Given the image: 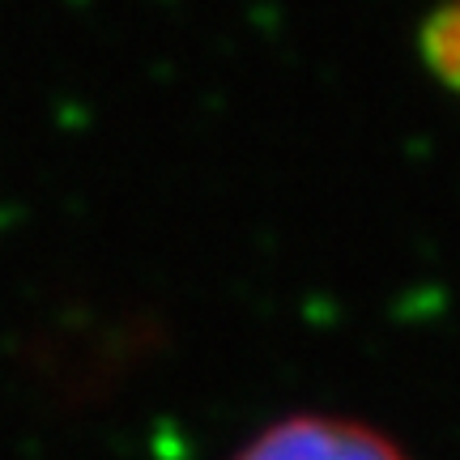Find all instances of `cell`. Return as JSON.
Masks as SVG:
<instances>
[{
  "mask_svg": "<svg viewBox=\"0 0 460 460\" xmlns=\"http://www.w3.org/2000/svg\"><path fill=\"white\" fill-rule=\"evenodd\" d=\"M234 460H410L393 435L341 413H290L252 435Z\"/></svg>",
  "mask_w": 460,
  "mask_h": 460,
  "instance_id": "cell-1",
  "label": "cell"
},
{
  "mask_svg": "<svg viewBox=\"0 0 460 460\" xmlns=\"http://www.w3.org/2000/svg\"><path fill=\"white\" fill-rule=\"evenodd\" d=\"M418 51H422L430 77L460 94V0H444L439 9H430L418 34Z\"/></svg>",
  "mask_w": 460,
  "mask_h": 460,
  "instance_id": "cell-2",
  "label": "cell"
}]
</instances>
